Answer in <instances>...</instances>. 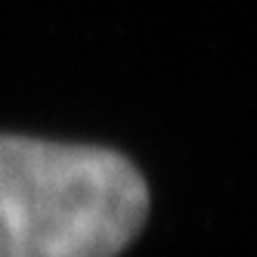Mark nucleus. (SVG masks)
Masks as SVG:
<instances>
[{"label": "nucleus", "instance_id": "1", "mask_svg": "<svg viewBox=\"0 0 257 257\" xmlns=\"http://www.w3.org/2000/svg\"><path fill=\"white\" fill-rule=\"evenodd\" d=\"M149 214L118 152L0 137V257H115Z\"/></svg>", "mask_w": 257, "mask_h": 257}]
</instances>
